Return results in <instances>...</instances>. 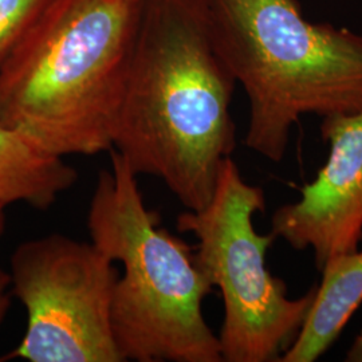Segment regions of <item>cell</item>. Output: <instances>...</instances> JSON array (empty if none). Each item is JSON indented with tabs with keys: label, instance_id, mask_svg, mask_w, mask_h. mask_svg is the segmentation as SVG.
<instances>
[{
	"label": "cell",
	"instance_id": "3957f363",
	"mask_svg": "<svg viewBox=\"0 0 362 362\" xmlns=\"http://www.w3.org/2000/svg\"><path fill=\"white\" fill-rule=\"evenodd\" d=\"M216 50L246 91L245 145L275 164L303 116L362 110V35L313 23L298 0H204Z\"/></svg>",
	"mask_w": 362,
	"mask_h": 362
},
{
	"label": "cell",
	"instance_id": "ba28073f",
	"mask_svg": "<svg viewBox=\"0 0 362 362\" xmlns=\"http://www.w3.org/2000/svg\"><path fill=\"white\" fill-rule=\"evenodd\" d=\"M306 321L281 362H314L330 349L362 303V250L327 260Z\"/></svg>",
	"mask_w": 362,
	"mask_h": 362
},
{
	"label": "cell",
	"instance_id": "9c48e42d",
	"mask_svg": "<svg viewBox=\"0 0 362 362\" xmlns=\"http://www.w3.org/2000/svg\"><path fill=\"white\" fill-rule=\"evenodd\" d=\"M77 179V170L64 157L42 149L0 121V206L25 203L49 209Z\"/></svg>",
	"mask_w": 362,
	"mask_h": 362
},
{
	"label": "cell",
	"instance_id": "8fae6325",
	"mask_svg": "<svg viewBox=\"0 0 362 362\" xmlns=\"http://www.w3.org/2000/svg\"><path fill=\"white\" fill-rule=\"evenodd\" d=\"M11 297H13V290H11L10 272H4L0 267V325L6 318L7 311L10 309Z\"/></svg>",
	"mask_w": 362,
	"mask_h": 362
},
{
	"label": "cell",
	"instance_id": "7a4b0ae2",
	"mask_svg": "<svg viewBox=\"0 0 362 362\" xmlns=\"http://www.w3.org/2000/svg\"><path fill=\"white\" fill-rule=\"evenodd\" d=\"M141 0H52L0 64V121L52 155L113 148Z\"/></svg>",
	"mask_w": 362,
	"mask_h": 362
},
{
	"label": "cell",
	"instance_id": "52a82bcc",
	"mask_svg": "<svg viewBox=\"0 0 362 362\" xmlns=\"http://www.w3.org/2000/svg\"><path fill=\"white\" fill-rule=\"evenodd\" d=\"M329 155L300 197L275 209L272 233L296 251L311 250L318 272L362 243V110L322 118Z\"/></svg>",
	"mask_w": 362,
	"mask_h": 362
},
{
	"label": "cell",
	"instance_id": "8992f818",
	"mask_svg": "<svg viewBox=\"0 0 362 362\" xmlns=\"http://www.w3.org/2000/svg\"><path fill=\"white\" fill-rule=\"evenodd\" d=\"M10 276L27 327L1 360L124 361L112 330L119 270L98 247L62 233L30 239L15 248Z\"/></svg>",
	"mask_w": 362,
	"mask_h": 362
},
{
	"label": "cell",
	"instance_id": "5b68a950",
	"mask_svg": "<svg viewBox=\"0 0 362 362\" xmlns=\"http://www.w3.org/2000/svg\"><path fill=\"white\" fill-rule=\"evenodd\" d=\"M263 188L247 182L233 157L223 161L211 202L176 219L180 233L197 239L196 262L224 303L220 329L223 362H281L306 321L317 285L288 297L284 279L267 267L275 236L255 230L266 209Z\"/></svg>",
	"mask_w": 362,
	"mask_h": 362
},
{
	"label": "cell",
	"instance_id": "7c38bea8",
	"mask_svg": "<svg viewBox=\"0 0 362 362\" xmlns=\"http://www.w3.org/2000/svg\"><path fill=\"white\" fill-rule=\"evenodd\" d=\"M345 361L362 362V330L351 342L349 349L346 351Z\"/></svg>",
	"mask_w": 362,
	"mask_h": 362
},
{
	"label": "cell",
	"instance_id": "277c9868",
	"mask_svg": "<svg viewBox=\"0 0 362 362\" xmlns=\"http://www.w3.org/2000/svg\"><path fill=\"white\" fill-rule=\"evenodd\" d=\"M98 175L88 212L91 243L124 274L112 303V330L124 361L223 362L203 302L214 291L192 247L160 226L137 175L115 149Z\"/></svg>",
	"mask_w": 362,
	"mask_h": 362
},
{
	"label": "cell",
	"instance_id": "4fadbf2b",
	"mask_svg": "<svg viewBox=\"0 0 362 362\" xmlns=\"http://www.w3.org/2000/svg\"><path fill=\"white\" fill-rule=\"evenodd\" d=\"M4 208L3 206H0V240H1V238H3V235L6 233V223H7V219H6V212H4Z\"/></svg>",
	"mask_w": 362,
	"mask_h": 362
},
{
	"label": "cell",
	"instance_id": "30bf717a",
	"mask_svg": "<svg viewBox=\"0 0 362 362\" xmlns=\"http://www.w3.org/2000/svg\"><path fill=\"white\" fill-rule=\"evenodd\" d=\"M52 0H0V64Z\"/></svg>",
	"mask_w": 362,
	"mask_h": 362
},
{
	"label": "cell",
	"instance_id": "6da1fadb",
	"mask_svg": "<svg viewBox=\"0 0 362 362\" xmlns=\"http://www.w3.org/2000/svg\"><path fill=\"white\" fill-rule=\"evenodd\" d=\"M236 81L216 50L204 0H141L113 148L187 209L211 202L236 148Z\"/></svg>",
	"mask_w": 362,
	"mask_h": 362
}]
</instances>
